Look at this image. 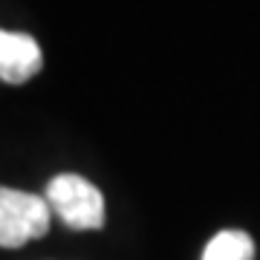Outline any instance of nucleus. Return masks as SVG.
I'll list each match as a JSON object with an SVG mask.
<instances>
[{
	"mask_svg": "<svg viewBox=\"0 0 260 260\" xmlns=\"http://www.w3.org/2000/svg\"><path fill=\"white\" fill-rule=\"evenodd\" d=\"M44 197L52 214L75 232H95L104 225V197L90 179L78 174H58L49 179Z\"/></svg>",
	"mask_w": 260,
	"mask_h": 260,
	"instance_id": "nucleus-1",
	"label": "nucleus"
},
{
	"mask_svg": "<svg viewBox=\"0 0 260 260\" xmlns=\"http://www.w3.org/2000/svg\"><path fill=\"white\" fill-rule=\"evenodd\" d=\"M49 208L47 197L15 191L0 185V246L18 249L29 240H38L49 232Z\"/></svg>",
	"mask_w": 260,
	"mask_h": 260,
	"instance_id": "nucleus-2",
	"label": "nucleus"
},
{
	"mask_svg": "<svg viewBox=\"0 0 260 260\" xmlns=\"http://www.w3.org/2000/svg\"><path fill=\"white\" fill-rule=\"evenodd\" d=\"M44 67L38 41L26 32L0 29V78L6 84H23Z\"/></svg>",
	"mask_w": 260,
	"mask_h": 260,
	"instance_id": "nucleus-3",
	"label": "nucleus"
},
{
	"mask_svg": "<svg viewBox=\"0 0 260 260\" xmlns=\"http://www.w3.org/2000/svg\"><path fill=\"white\" fill-rule=\"evenodd\" d=\"M254 243L246 232H220L214 234L203 251V260H251Z\"/></svg>",
	"mask_w": 260,
	"mask_h": 260,
	"instance_id": "nucleus-4",
	"label": "nucleus"
}]
</instances>
